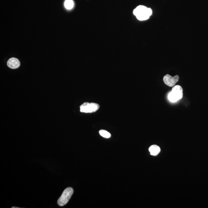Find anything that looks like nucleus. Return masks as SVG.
<instances>
[{"label":"nucleus","mask_w":208,"mask_h":208,"mask_svg":"<svg viewBox=\"0 0 208 208\" xmlns=\"http://www.w3.org/2000/svg\"><path fill=\"white\" fill-rule=\"evenodd\" d=\"M100 108V105L97 103L86 102L83 103L80 107V112L84 113L95 112Z\"/></svg>","instance_id":"obj_3"},{"label":"nucleus","mask_w":208,"mask_h":208,"mask_svg":"<svg viewBox=\"0 0 208 208\" xmlns=\"http://www.w3.org/2000/svg\"><path fill=\"white\" fill-rule=\"evenodd\" d=\"M150 154L153 156L157 155L160 151V148L156 145H153L149 148Z\"/></svg>","instance_id":"obj_7"},{"label":"nucleus","mask_w":208,"mask_h":208,"mask_svg":"<svg viewBox=\"0 0 208 208\" xmlns=\"http://www.w3.org/2000/svg\"><path fill=\"white\" fill-rule=\"evenodd\" d=\"M147 7L143 5H139L133 11V13L136 16L139 14L147 12Z\"/></svg>","instance_id":"obj_6"},{"label":"nucleus","mask_w":208,"mask_h":208,"mask_svg":"<svg viewBox=\"0 0 208 208\" xmlns=\"http://www.w3.org/2000/svg\"><path fill=\"white\" fill-rule=\"evenodd\" d=\"M72 188L68 187L64 190L58 201L59 206H62L66 204L73 193Z\"/></svg>","instance_id":"obj_2"},{"label":"nucleus","mask_w":208,"mask_h":208,"mask_svg":"<svg viewBox=\"0 0 208 208\" xmlns=\"http://www.w3.org/2000/svg\"><path fill=\"white\" fill-rule=\"evenodd\" d=\"M183 89L180 85H176L173 87L171 92L169 93L168 98L172 102H176L181 99L183 97Z\"/></svg>","instance_id":"obj_1"},{"label":"nucleus","mask_w":208,"mask_h":208,"mask_svg":"<svg viewBox=\"0 0 208 208\" xmlns=\"http://www.w3.org/2000/svg\"><path fill=\"white\" fill-rule=\"evenodd\" d=\"M7 65L10 68L15 69L19 67L20 63L18 59L14 58H10L7 63Z\"/></svg>","instance_id":"obj_5"},{"label":"nucleus","mask_w":208,"mask_h":208,"mask_svg":"<svg viewBox=\"0 0 208 208\" xmlns=\"http://www.w3.org/2000/svg\"><path fill=\"white\" fill-rule=\"evenodd\" d=\"M179 76L176 75L172 77L169 74H166L163 77V80L166 85L170 87H172L179 81Z\"/></svg>","instance_id":"obj_4"},{"label":"nucleus","mask_w":208,"mask_h":208,"mask_svg":"<svg viewBox=\"0 0 208 208\" xmlns=\"http://www.w3.org/2000/svg\"><path fill=\"white\" fill-rule=\"evenodd\" d=\"M74 2L73 0H66L64 2V6L67 9H72L74 6Z\"/></svg>","instance_id":"obj_8"},{"label":"nucleus","mask_w":208,"mask_h":208,"mask_svg":"<svg viewBox=\"0 0 208 208\" xmlns=\"http://www.w3.org/2000/svg\"><path fill=\"white\" fill-rule=\"evenodd\" d=\"M99 133L102 137L105 138H108L111 137V134L106 130H101L99 131Z\"/></svg>","instance_id":"obj_9"},{"label":"nucleus","mask_w":208,"mask_h":208,"mask_svg":"<svg viewBox=\"0 0 208 208\" xmlns=\"http://www.w3.org/2000/svg\"><path fill=\"white\" fill-rule=\"evenodd\" d=\"M147 12L149 16H150V15H152V9H151L150 8H148Z\"/></svg>","instance_id":"obj_10"}]
</instances>
